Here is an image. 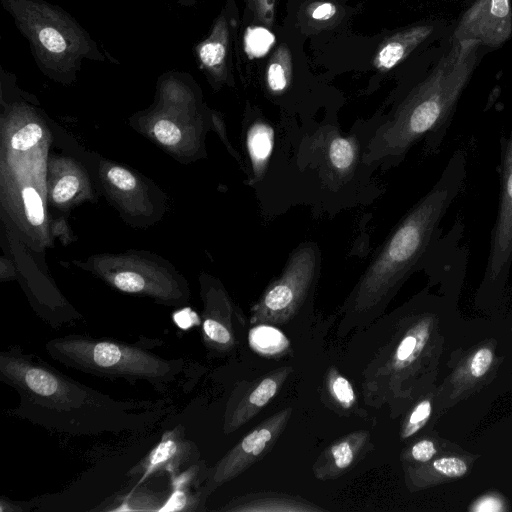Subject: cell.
<instances>
[{"label": "cell", "instance_id": "cell-12", "mask_svg": "<svg viewBox=\"0 0 512 512\" xmlns=\"http://www.w3.org/2000/svg\"><path fill=\"white\" fill-rule=\"evenodd\" d=\"M512 264V127L502 149L501 192L487 260L491 279L504 276Z\"/></svg>", "mask_w": 512, "mask_h": 512}, {"label": "cell", "instance_id": "cell-31", "mask_svg": "<svg viewBox=\"0 0 512 512\" xmlns=\"http://www.w3.org/2000/svg\"><path fill=\"white\" fill-rule=\"evenodd\" d=\"M107 177L113 185L121 190H132L136 186L135 177L121 167H112L108 171Z\"/></svg>", "mask_w": 512, "mask_h": 512}, {"label": "cell", "instance_id": "cell-28", "mask_svg": "<svg viewBox=\"0 0 512 512\" xmlns=\"http://www.w3.org/2000/svg\"><path fill=\"white\" fill-rule=\"evenodd\" d=\"M256 19L267 27L274 21L275 0H248Z\"/></svg>", "mask_w": 512, "mask_h": 512}, {"label": "cell", "instance_id": "cell-33", "mask_svg": "<svg viewBox=\"0 0 512 512\" xmlns=\"http://www.w3.org/2000/svg\"><path fill=\"white\" fill-rule=\"evenodd\" d=\"M337 8L330 2H314L308 7V14L311 18L325 21L336 14Z\"/></svg>", "mask_w": 512, "mask_h": 512}, {"label": "cell", "instance_id": "cell-9", "mask_svg": "<svg viewBox=\"0 0 512 512\" xmlns=\"http://www.w3.org/2000/svg\"><path fill=\"white\" fill-rule=\"evenodd\" d=\"M292 408L286 407L255 426L212 467L208 468L201 493L204 501L218 488L260 461L278 441L290 418Z\"/></svg>", "mask_w": 512, "mask_h": 512}, {"label": "cell", "instance_id": "cell-6", "mask_svg": "<svg viewBox=\"0 0 512 512\" xmlns=\"http://www.w3.org/2000/svg\"><path fill=\"white\" fill-rule=\"evenodd\" d=\"M21 33L29 40L41 68L70 73L88 57L87 33L64 11L41 0H3Z\"/></svg>", "mask_w": 512, "mask_h": 512}, {"label": "cell", "instance_id": "cell-30", "mask_svg": "<svg viewBox=\"0 0 512 512\" xmlns=\"http://www.w3.org/2000/svg\"><path fill=\"white\" fill-rule=\"evenodd\" d=\"M435 453L436 448L431 440H420L410 447L405 457L424 463L432 459Z\"/></svg>", "mask_w": 512, "mask_h": 512}, {"label": "cell", "instance_id": "cell-15", "mask_svg": "<svg viewBox=\"0 0 512 512\" xmlns=\"http://www.w3.org/2000/svg\"><path fill=\"white\" fill-rule=\"evenodd\" d=\"M374 449L368 430L350 432L328 445L317 457L312 472L321 481L335 480L349 472Z\"/></svg>", "mask_w": 512, "mask_h": 512}, {"label": "cell", "instance_id": "cell-5", "mask_svg": "<svg viewBox=\"0 0 512 512\" xmlns=\"http://www.w3.org/2000/svg\"><path fill=\"white\" fill-rule=\"evenodd\" d=\"M163 341L140 336L126 342L84 334H68L48 340L47 354L60 364L95 377L123 379L132 385L147 382L164 393L186 371L183 358H165L154 352Z\"/></svg>", "mask_w": 512, "mask_h": 512}, {"label": "cell", "instance_id": "cell-19", "mask_svg": "<svg viewBox=\"0 0 512 512\" xmlns=\"http://www.w3.org/2000/svg\"><path fill=\"white\" fill-rule=\"evenodd\" d=\"M229 47V27L224 14L216 19L211 33L196 47L201 66L216 80H225L227 75V55Z\"/></svg>", "mask_w": 512, "mask_h": 512}, {"label": "cell", "instance_id": "cell-8", "mask_svg": "<svg viewBox=\"0 0 512 512\" xmlns=\"http://www.w3.org/2000/svg\"><path fill=\"white\" fill-rule=\"evenodd\" d=\"M322 256L317 243H300L289 254L275 277L250 308L249 322L256 326L284 325L313 302L321 272Z\"/></svg>", "mask_w": 512, "mask_h": 512}, {"label": "cell", "instance_id": "cell-20", "mask_svg": "<svg viewBox=\"0 0 512 512\" xmlns=\"http://www.w3.org/2000/svg\"><path fill=\"white\" fill-rule=\"evenodd\" d=\"M322 400L328 408L339 416H366V412L362 411L359 406L353 384L335 366H330L324 375Z\"/></svg>", "mask_w": 512, "mask_h": 512}, {"label": "cell", "instance_id": "cell-18", "mask_svg": "<svg viewBox=\"0 0 512 512\" xmlns=\"http://www.w3.org/2000/svg\"><path fill=\"white\" fill-rule=\"evenodd\" d=\"M432 31L431 25H416L392 34L380 44L373 66L380 72L391 70L424 42Z\"/></svg>", "mask_w": 512, "mask_h": 512}, {"label": "cell", "instance_id": "cell-2", "mask_svg": "<svg viewBox=\"0 0 512 512\" xmlns=\"http://www.w3.org/2000/svg\"><path fill=\"white\" fill-rule=\"evenodd\" d=\"M465 155L454 153L434 186L400 219L374 253L340 308L345 338L380 318L406 279L432 250L440 223L461 190Z\"/></svg>", "mask_w": 512, "mask_h": 512}, {"label": "cell", "instance_id": "cell-27", "mask_svg": "<svg viewBox=\"0 0 512 512\" xmlns=\"http://www.w3.org/2000/svg\"><path fill=\"white\" fill-rule=\"evenodd\" d=\"M79 188V180L73 175L61 178L55 185L52 196L56 203H64L70 200Z\"/></svg>", "mask_w": 512, "mask_h": 512}, {"label": "cell", "instance_id": "cell-29", "mask_svg": "<svg viewBox=\"0 0 512 512\" xmlns=\"http://www.w3.org/2000/svg\"><path fill=\"white\" fill-rule=\"evenodd\" d=\"M432 465L435 470L449 477H459L467 471L466 464L455 457L439 458Z\"/></svg>", "mask_w": 512, "mask_h": 512}, {"label": "cell", "instance_id": "cell-32", "mask_svg": "<svg viewBox=\"0 0 512 512\" xmlns=\"http://www.w3.org/2000/svg\"><path fill=\"white\" fill-rule=\"evenodd\" d=\"M492 362V353L487 348L480 349L473 357L470 370L475 377H480L487 372Z\"/></svg>", "mask_w": 512, "mask_h": 512}, {"label": "cell", "instance_id": "cell-25", "mask_svg": "<svg viewBox=\"0 0 512 512\" xmlns=\"http://www.w3.org/2000/svg\"><path fill=\"white\" fill-rule=\"evenodd\" d=\"M113 284L116 288L127 293L144 292L147 287L145 278L133 271H122L113 277Z\"/></svg>", "mask_w": 512, "mask_h": 512}, {"label": "cell", "instance_id": "cell-3", "mask_svg": "<svg viewBox=\"0 0 512 512\" xmlns=\"http://www.w3.org/2000/svg\"><path fill=\"white\" fill-rule=\"evenodd\" d=\"M384 117L355 125L350 133L337 124L290 128L291 157L301 203L329 213L373 200L380 190L372 185L375 167L364 162L366 148Z\"/></svg>", "mask_w": 512, "mask_h": 512}, {"label": "cell", "instance_id": "cell-13", "mask_svg": "<svg viewBox=\"0 0 512 512\" xmlns=\"http://www.w3.org/2000/svg\"><path fill=\"white\" fill-rule=\"evenodd\" d=\"M200 451L190 440L182 425L166 430L160 441L128 472L139 477L140 485L149 477L165 472L170 477L200 461Z\"/></svg>", "mask_w": 512, "mask_h": 512}, {"label": "cell", "instance_id": "cell-22", "mask_svg": "<svg viewBox=\"0 0 512 512\" xmlns=\"http://www.w3.org/2000/svg\"><path fill=\"white\" fill-rule=\"evenodd\" d=\"M431 410L429 400L419 402L407 415L400 431L401 438L406 439L419 431L428 420Z\"/></svg>", "mask_w": 512, "mask_h": 512}, {"label": "cell", "instance_id": "cell-16", "mask_svg": "<svg viewBox=\"0 0 512 512\" xmlns=\"http://www.w3.org/2000/svg\"><path fill=\"white\" fill-rule=\"evenodd\" d=\"M206 462L200 460L180 473L170 477L171 491L159 511H202L206 501L201 489L208 471Z\"/></svg>", "mask_w": 512, "mask_h": 512}, {"label": "cell", "instance_id": "cell-11", "mask_svg": "<svg viewBox=\"0 0 512 512\" xmlns=\"http://www.w3.org/2000/svg\"><path fill=\"white\" fill-rule=\"evenodd\" d=\"M292 372V366H282L235 388L224 413V434L233 433L254 418L279 393Z\"/></svg>", "mask_w": 512, "mask_h": 512}, {"label": "cell", "instance_id": "cell-14", "mask_svg": "<svg viewBox=\"0 0 512 512\" xmlns=\"http://www.w3.org/2000/svg\"><path fill=\"white\" fill-rule=\"evenodd\" d=\"M512 34L510 0H476L464 13L455 31L458 40H478L483 46L496 48Z\"/></svg>", "mask_w": 512, "mask_h": 512}, {"label": "cell", "instance_id": "cell-17", "mask_svg": "<svg viewBox=\"0 0 512 512\" xmlns=\"http://www.w3.org/2000/svg\"><path fill=\"white\" fill-rule=\"evenodd\" d=\"M220 510L229 512H318L325 509L301 497L278 492H258L234 498Z\"/></svg>", "mask_w": 512, "mask_h": 512}, {"label": "cell", "instance_id": "cell-26", "mask_svg": "<svg viewBox=\"0 0 512 512\" xmlns=\"http://www.w3.org/2000/svg\"><path fill=\"white\" fill-rule=\"evenodd\" d=\"M157 140L164 145H175L181 140V131L178 126L167 119L159 120L153 127Z\"/></svg>", "mask_w": 512, "mask_h": 512}, {"label": "cell", "instance_id": "cell-21", "mask_svg": "<svg viewBox=\"0 0 512 512\" xmlns=\"http://www.w3.org/2000/svg\"><path fill=\"white\" fill-rule=\"evenodd\" d=\"M293 79L292 56L287 44H280L270 57L266 71L265 82L268 91L274 96L286 93Z\"/></svg>", "mask_w": 512, "mask_h": 512}, {"label": "cell", "instance_id": "cell-10", "mask_svg": "<svg viewBox=\"0 0 512 512\" xmlns=\"http://www.w3.org/2000/svg\"><path fill=\"white\" fill-rule=\"evenodd\" d=\"M246 317L224 290L207 294L201 316V339L209 358L225 357L237 350Z\"/></svg>", "mask_w": 512, "mask_h": 512}, {"label": "cell", "instance_id": "cell-24", "mask_svg": "<svg viewBox=\"0 0 512 512\" xmlns=\"http://www.w3.org/2000/svg\"><path fill=\"white\" fill-rule=\"evenodd\" d=\"M42 137V129L36 123H29L18 130L11 139L15 150L24 151L33 147Z\"/></svg>", "mask_w": 512, "mask_h": 512}, {"label": "cell", "instance_id": "cell-4", "mask_svg": "<svg viewBox=\"0 0 512 512\" xmlns=\"http://www.w3.org/2000/svg\"><path fill=\"white\" fill-rule=\"evenodd\" d=\"M478 40H453L427 77L383 118L364 155L376 169L398 165L422 137L434 132L454 110L479 59Z\"/></svg>", "mask_w": 512, "mask_h": 512}, {"label": "cell", "instance_id": "cell-7", "mask_svg": "<svg viewBox=\"0 0 512 512\" xmlns=\"http://www.w3.org/2000/svg\"><path fill=\"white\" fill-rule=\"evenodd\" d=\"M249 185L263 210L277 213L300 203L292 163L290 128L278 130L263 117H253L245 129Z\"/></svg>", "mask_w": 512, "mask_h": 512}, {"label": "cell", "instance_id": "cell-1", "mask_svg": "<svg viewBox=\"0 0 512 512\" xmlns=\"http://www.w3.org/2000/svg\"><path fill=\"white\" fill-rule=\"evenodd\" d=\"M0 380L19 395L9 415L65 435L145 432L172 410L165 400L111 397L18 345L0 353Z\"/></svg>", "mask_w": 512, "mask_h": 512}, {"label": "cell", "instance_id": "cell-34", "mask_svg": "<svg viewBox=\"0 0 512 512\" xmlns=\"http://www.w3.org/2000/svg\"><path fill=\"white\" fill-rule=\"evenodd\" d=\"M477 511H497L500 510V503L494 498H486L475 508Z\"/></svg>", "mask_w": 512, "mask_h": 512}, {"label": "cell", "instance_id": "cell-23", "mask_svg": "<svg viewBox=\"0 0 512 512\" xmlns=\"http://www.w3.org/2000/svg\"><path fill=\"white\" fill-rule=\"evenodd\" d=\"M25 214L30 224L39 226L44 221L43 203L38 192L32 187L22 190Z\"/></svg>", "mask_w": 512, "mask_h": 512}]
</instances>
